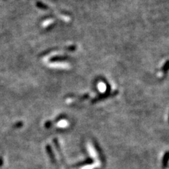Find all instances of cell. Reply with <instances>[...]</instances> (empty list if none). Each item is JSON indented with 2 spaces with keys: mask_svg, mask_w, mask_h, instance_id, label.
I'll return each instance as SVG.
<instances>
[{
  "mask_svg": "<svg viewBox=\"0 0 169 169\" xmlns=\"http://www.w3.org/2000/svg\"><path fill=\"white\" fill-rule=\"evenodd\" d=\"M105 83H106V84H107V91H106V92H104V94L100 95V96L97 97V98H95L94 100L92 101V103L99 102V101H100V100H104V99H107L108 97H112V96L114 97V96H116V95H117L118 94V90H116L115 92H114L113 93H111V86L109 85V84L107 82H106Z\"/></svg>",
  "mask_w": 169,
  "mask_h": 169,
  "instance_id": "obj_1",
  "label": "cell"
},
{
  "mask_svg": "<svg viewBox=\"0 0 169 169\" xmlns=\"http://www.w3.org/2000/svg\"><path fill=\"white\" fill-rule=\"evenodd\" d=\"M69 59V57L67 56H54L49 59L50 62H64V61Z\"/></svg>",
  "mask_w": 169,
  "mask_h": 169,
  "instance_id": "obj_2",
  "label": "cell"
},
{
  "mask_svg": "<svg viewBox=\"0 0 169 169\" xmlns=\"http://www.w3.org/2000/svg\"><path fill=\"white\" fill-rule=\"evenodd\" d=\"M36 6H37V8L40 9H49V7L47 6V5L44 4V3L41 2V1H37V2L36 3Z\"/></svg>",
  "mask_w": 169,
  "mask_h": 169,
  "instance_id": "obj_3",
  "label": "cell"
},
{
  "mask_svg": "<svg viewBox=\"0 0 169 169\" xmlns=\"http://www.w3.org/2000/svg\"><path fill=\"white\" fill-rule=\"evenodd\" d=\"M168 61H166V63L164 64V66H163L162 68H161V70H162V71L164 72V73H166V72L168 71Z\"/></svg>",
  "mask_w": 169,
  "mask_h": 169,
  "instance_id": "obj_4",
  "label": "cell"
}]
</instances>
